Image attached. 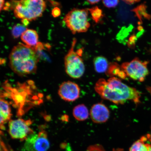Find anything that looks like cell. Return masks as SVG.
Instances as JSON below:
<instances>
[{
	"instance_id": "277c9868",
	"label": "cell",
	"mask_w": 151,
	"mask_h": 151,
	"mask_svg": "<svg viewBox=\"0 0 151 151\" xmlns=\"http://www.w3.org/2000/svg\"><path fill=\"white\" fill-rule=\"evenodd\" d=\"M76 42V39H73L71 48L65 58L66 72L70 77L74 79L80 78L85 71L83 60L81 58L82 50L80 49L76 52L74 50Z\"/></svg>"
},
{
	"instance_id": "7a4b0ae2",
	"label": "cell",
	"mask_w": 151,
	"mask_h": 151,
	"mask_svg": "<svg viewBox=\"0 0 151 151\" xmlns=\"http://www.w3.org/2000/svg\"><path fill=\"white\" fill-rule=\"evenodd\" d=\"M9 58L11 69L19 76L36 72L40 58L35 48L19 43L12 49Z\"/></svg>"
},
{
	"instance_id": "ba28073f",
	"label": "cell",
	"mask_w": 151,
	"mask_h": 151,
	"mask_svg": "<svg viewBox=\"0 0 151 151\" xmlns=\"http://www.w3.org/2000/svg\"><path fill=\"white\" fill-rule=\"evenodd\" d=\"M24 148L28 151H47L50 147L46 131H41L37 134H32L26 140Z\"/></svg>"
},
{
	"instance_id": "3957f363",
	"label": "cell",
	"mask_w": 151,
	"mask_h": 151,
	"mask_svg": "<svg viewBox=\"0 0 151 151\" xmlns=\"http://www.w3.org/2000/svg\"><path fill=\"white\" fill-rule=\"evenodd\" d=\"M11 8L14 9L16 18L32 21L42 16L46 8V3L42 0L13 1Z\"/></svg>"
},
{
	"instance_id": "d6986e66",
	"label": "cell",
	"mask_w": 151,
	"mask_h": 151,
	"mask_svg": "<svg viewBox=\"0 0 151 151\" xmlns=\"http://www.w3.org/2000/svg\"><path fill=\"white\" fill-rule=\"evenodd\" d=\"M119 1H103V3L105 7L108 8H114L117 6Z\"/></svg>"
},
{
	"instance_id": "9a60e30c",
	"label": "cell",
	"mask_w": 151,
	"mask_h": 151,
	"mask_svg": "<svg viewBox=\"0 0 151 151\" xmlns=\"http://www.w3.org/2000/svg\"><path fill=\"white\" fill-rule=\"evenodd\" d=\"M74 117L79 121H84L88 117L89 113L87 107L83 104L76 106L73 110Z\"/></svg>"
},
{
	"instance_id": "cb8c5ba5",
	"label": "cell",
	"mask_w": 151,
	"mask_h": 151,
	"mask_svg": "<svg viewBox=\"0 0 151 151\" xmlns=\"http://www.w3.org/2000/svg\"><path fill=\"white\" fill-rule=\"evenodd\" d=\"M5 3L4 1H1V11L2 10Z\"/></svg>"
},
{
	"instance_id": "8992f818",
	"label": "cell",
	"mask_w": 151,
	"mask_h": 151,
	"mask_svg": "<svg viewBox=\"0 0 151 151\" xmlns=\"http://www.w3.org/2000/svg\"><path fill=\"white\" fill-rule=\"evenodd\" d=\"M148 64V61H143L136 58L129 62H124L121 66L127 77L143 82L149 74Z\"/></svg>"
},
{
	"instance_id": "52a82bcc",
	"label": "cell",
	"mask_w": 151,
	"mask_h": 151,
	"mask_svg": "<svg viewBox=\"0 0 151 151\" xmlns=\"http://www.w3.org/2000/svg\"><path fill=\"white\" fill-rule=\"evenodd\" d=\"M32 124L31 120H24L18 119L11 120L9 122V133L12 138L25 140L29 135L34 134L33 130L30 127Z\"/></svg>"
},
{
	"instance_id": "7402d4cb",
	"label": "cell",
	"mask_w": 151,
	"mask_h": 151,
	"mask_svg": "<svg viewBox=\"0 0 151 151\" xmlns=\"http://www.w3.org/2000/svg\"><path fill=\"white\" fill-rule=\"evenodd\" d=\"M22 24L26 26L29 24V21L27 19H24L22 20Z\"/></svg>"
},
{
	"instance_id": "44dd1931",
	"label": "cell",
	"mask_w": 151,
	"mask_h": 151,
	"mask_svg": "<svg viewBox=\"0 0 151 151\" xmlns=\"http://www.w3.org/2000/svg\"><path fill=\"white\" fill-rule=\"evenodd\" d=\"M124 1L127 4H128L131 5L133 4H134L136 3L137 2H139V1Z\"/></svg>"
},
{
	"instance_id": "603a6c76",
	"label": "cell",
	"mask_w": 151,
	"mask_h": 151,
	"mask_svg": "<svg viewBox=\"0 0 151 151\" xmlns=\"http://www.w3.org/2000/svg\"><path fill=\"white\" fill-rule=\"evenodd\" d=\"M100 1H88V2L91 5H94L99 2Z\"/></svg>"
},
{
	"instance_id": "30bf717a",
	"label": "cell",
	"mask_w": 151,
	"mask_h": 151,
	"mask_svg": "<svg viewBox=\"0 0 151 151\" xmlns=\"http://www.w3.org/2000/svg\"><path fill=\"white\" fill-rule=\"evenodd\" d=\"M90 116L93 122L101 124L108 120L110 112L108 108L104 104L99 103L92 106L90 110Z\"/></svg>"
},
{
	"instance_id": "9c48e42d",
	"label": "cell",
	"mask_w": 151,
	"mask_h": 151,
	"mask_svg": "<svg viewBox=\"0 0 151 151\" xmlns=\"http://www.w3.org/2000/svg\"><path fill=\"white\" fill-rule=\"evenodd\" d=\"M58 93L60 97L64 101H73L80 97V88L76 83L67 81L60 85Z\"/></svg>"
},
{
	"instance_id": "484cf974",
	"label": "cell",
	"mask_w": 151,
	"mask_h": 151,
	"mask_svg": "<svg viewBox=\"0 0 151 151\" xmlns=\"http://www.w3.org/2000/svg\"><path fill=\"white\" fill-rule=\"evenodd\" d=\"M50 2L53 5L56 6H57L59 5V3L58 2H56V1H50Z\"/></svg>"
},
{
	"instance_id": "6da1fadb",
	"label": "cell",
	"mask_w": 151,
	"mask_h": 151,
	"mask_svg": "<svg viewBox=\"0 0 151 151\" xmlns=\"http://www.w3.org/2000/svg\"><path fill=\"white\" fill-rule=\"evenodd\" d=\"M94 89L102 99L116 104H123L127 101H131L137 105L140 102V92L122 83L118 77H110L107 81L99 79Z\"/></svg>"
},
{
	"instance_id": "d4e9b609",
	"label": "cell",
	"mask_w": 151,
	"mask_h": 151,
	"mask_svg": "<svg viewBox=\"0 0 151 151\" xmlns=\"http://www.w3.org/2000/svg\"><path fill=\"white\" fill-rule=\"evenodd\" d=\"M150 130L151 132L150 134H147L146 136L147 137V139H148V141L151 143V126Z\"/></svg>"
},
{
	"instance_id": "7c38bea8",
	"label": "cell",
	"mask_w": 151,
	"mask_h": 151,
	"mask_svg": "<svg viewBox=\"0 0 151 151\" xmlns=\"http://www.w3.org/2000/svg\"><path fill=\"white\" fill-rule=\"evenodd\" d=\"M22 42L27 46L35 48L38 42L39 36L35 30L27 29L21 37Z\"/></svg>"
},
{
	"instance_id": "2e32d148",
	"label": "cell",
	"mask_w": 151,
	"mask_h": 151,
	"mask_svg": "<svg viewBox=\"0 0 151 151\" xmlns=\"http://www.w3.org/2000/svg\"><path fill=\"white\" fill-rule=\"evenodd\" d=\"M148 141L146 135L142 137L132 145L129 151H150L151 143Z\"/></svg>"
},
{
	"instance_id": "e0dca14e",
	"label": "cell",
	"mask_w": 151,
	"mask_h": 151,
	"mask_svg": "<svg viewBox=\"0 0 151 151\" xmlns=\"http://www.w3.org/2000/svg\"><path fill=\"white\" fill-rule=\"evenodd\" d=\"M89 11L91 17L96 23H99L104 17L102 10L98 6H95L88 9Z\"/></svg>"
},
{
	"instance_id": "4316f807",
	"label": "cell",
	"mask_w": 151,
	"mask_h": 151,
	"mask_svg": "<svg viewBox=\"0 0 151 151\" xmlns=\"http://www.w3.org/2000/svg\"><path fill=\"white\" fill-rule=\"evenodd\" d=\"M150 151H151V146H150Z\"/></svg>"
},
{
	"instance_id": "ffe728a7",
	"label": "cell",
	"mask_w": 151,
	"mask_h": 151,
	"mask_svg": "<svg viewBox=\"0 0 151 151\" xmlns=\"http://www.w3.org/2000/svg\"><path fill=\"white\" fill-rule=\"evenodd\" d=\"M60 14H61V11L58 7H55L53 9L52 11V14L54 17H57L59 16Z\"/></svg>"
},
{
	"instance_id": "5b68a950",
	"label": "cell",
	"mask_w": 151,
	"mask_h": 151,
	"mask_svg": "<svg viewBox=\"0 0 151 151\" xmlns=\"http://www.w3.org/2000/svg\"><path fill=\"white\" fill-rule=\"evenodd\" d=\"M88 15V9H74L65 15L63 21L73 34L86 32L90 26Z\"/></svg>"
},
{
	"instance_id": "5bb4252c",
	"label": "cell",
	"mask_w": 151,
	"mask_h": 151,
	"mask_svg": "<svg viewBox=\"0 0 151 151\" xmlns=\"http://www.w3.org/2000/svg\"><path fill=\"white\" fill-rule=\"evenodd\" d=\"M109 64L104 57L98 56L94 58L93 65L95 71L98 73H106L108 69Z\"/></svg>"
},
{
	"instance_id": "ac0fdd59",
	"label": "cell",
	"mask_w": 151,
	"mask_h": 151,
	"mask_svg": "<svg viewBox=\"0 0 151 151\" xmlns=\"http://www.w3.org/2000/svg\"><path fill=\"white\" fill-rule=\"evenodd\" d=\"M27 29L26 26L23 24H18L13 27L11 33L12 36L15 38H18L19 37H21L22 34Z\"/></svg>"
},
{
	"instance_id": "4fadbf2b",
	"label": "cell",
	"mask_w": 151,
	"mask_h": 151,
	"mask_svg": "<svg viewBox=\"0 0 151 151\" xmlns=\"http://www.w3.org/2000/svg\"><path fill=\"white\" fill-rule=\"evenodd\" d=\"M105 73L107 76L111 77L117 76L119 78L123 79H125L127 77L121 66L114 62L109 64L108 69Z\"/></svg>"
},
{
	"instance_id": "8fae6325",
	"label": "cell",
	"mask_w": 151,
	"mask_h": 151,
	"mask_svg": "<svg viewBox=\"0 0 151 151\" xmlns=\"http://www.w3.org/2000/svg\"><path fill=\"white\" fill-rule=\"evenodd\" d=\"M1 109V130L5 129L4 124L11 120L12 114L10 105L8 101L4 98L1 97L0 103Z\"/></svg>"
}]
</instances>
